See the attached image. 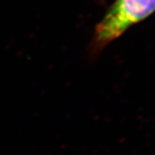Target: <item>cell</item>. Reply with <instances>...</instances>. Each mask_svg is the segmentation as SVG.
<instances>
[{"label": "cell", "mask_w": 155, "mask_h": 155, "mask_svg": "<svg viewBox=\"0 0 155 155\" xmlns=\"http://www.w3.org/2000/svg\"><path fill=\"white\" fill-rule=\"evenodd\" d=\"M155 12V0H115L97 24L91 42V53L97 54L109 43Z\"/></svg>", "instance_id": "1"}]
</instances>
